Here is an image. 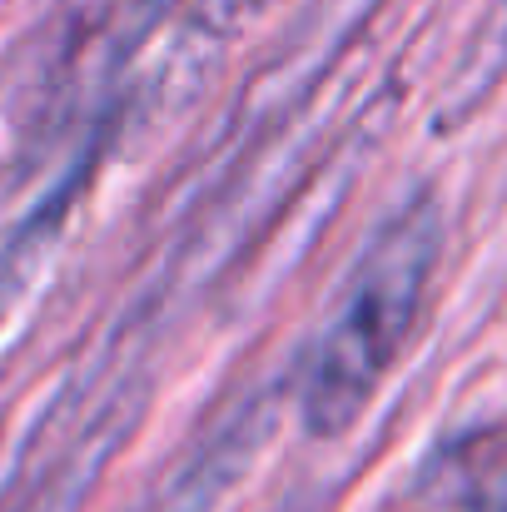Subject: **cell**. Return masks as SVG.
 <instances>
[{
    "instance_id": "1",
    "label": "cell",
    "mask_w": 507,
    "mask_h": 512,
    "mask_svg": "<svg viewBox=\"0 0 507 512\" xmlns=\"http://www.w3.org/2000/svg\"><path fill=\"white\" fill-rule=\"evenodd\" d=\"M443 249V209L433 194L403 204L363 249L348 294L334 309L324 339L314 343L304 373V423L319 438H338L378 393L383 373L403 353L423 314L428 279Z\"/></svg>"
},
{
    "instance_id": "2",
    "label": "cell",
    "mask_w": 507,
    "mask_h": 512,
    "mask_svg": "<svg viewBox=\"0 0 507 512\" xmlns=\"http://www.w3.org/2000/svg\"><path fill=\"white\" fill-rule=\"evenodd\" d=\"M264 428H269L264 403H244L239 413H229L199 443V453H189V463L169 478V488L150 503V512H214L219 493L254 463V453L264 443Z\"/></svg>"
},
{
    "instance_id": "3",
    "label": "cell",
    "mask_w": 507,
    "mask_h": 512,
    "mask_svg": "<svg viewBox=\"0 0 507 512\" xmlns=\"http://www.w3.org/2000/svg\"><path fill=\"white\" fill-rule=\"evenodd\" d=\"M503 75H507V0H493L488 20L478 25V35H473L463 65L453 70V80H448V90H443L438 120H443V125H458L463 115H473V110L493 95V85H498Z\"/></svg>"
},
{
    "instance_id": "4",
    "label": "cell",
    "mask_w": 507,
    "mask_h": 512,
    "mask_svg": "<svg viewBox=\"0 0 507 512\" xmlns=\"http://www.w3.org/2000/svg\"><path fill=\"white\" fill-rule=\"evenodd\" d=\"M274 0H189V35L214 55L224 40L244 35Z\"/></svg>"
},
{
    "instance_id": "5",
    "label": "cell",
    "mask_w": 507,
    "mask_h": 512,
    "mask_svg": "<svg viewBox=\"0 0 507 512\" xmlns=\"http://www.w3.org/2000/svg\"><path fill=\"white\" fill-rule=\"evenodd\" d=\"M468 512H507V448H503V458L473 483Z\"/></svg>"
}]
</instances>
